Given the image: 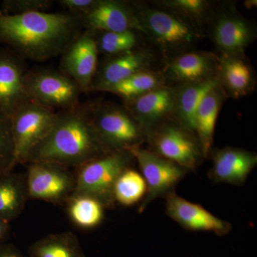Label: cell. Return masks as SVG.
I'll list each match as a JSON object with an SVG mask.
<instances>
[{"instance_id":"6da1fadb","label":"cell","mask_w":257,"mask_h":257,"mask_svg":"<svg viewBox=\"0 0 257 257\" xmlns=\"http://www.w3.org/2000/svg\"><path fill=\"white\" fill-rule=\"evenodd\" d=\"M82 29L80 19L67 13L0 12V42L23 59L44 61L61 55Z\"/></svg>"},{"instance_id":"7a4b0ae2","label":"cell","mask_w":257,"mask_h":257,"mask_svg":"<svg viewBox=\"0 0 257 257\" xmlns=\"http://www.w3.org/2000/svg\"><path fill=\"white\" fill-rule=\"evenodd\" d=\"M109 152L93 126L87 104H81L57 111L50 132L30 152L25 164L42 161L75 169Z\"/></svg>"},{"instance_id":"3957f363","label":"cell","mask_w":257,"mask_h":257,"mask_svg":"<svg viewBox=\"0 0 257 257\" xmlns=\"http://www.w3.org/2000/svg\"><path fill=\"white\" fill-rule=\"evenodd\" d=\"M133 155L128 151L111 152L74 169L75 194L98 199L105 208L114 207L113 189L120 175L130 168Z\"/></svg>"},{"instance_id":"277c9868","label":"cell","mask_w":257,"mask_h":257,"mask_svg":"<svg viewBox=\"0 0 257 257\" xmlns=\"http://www.w3.org/2000/svg\"><path fill=\"white\" fill-rule=\"evenodd\" d=\"M87 106L93 126L109 151H128L140 146L145 133L124 106L107 101Z\"/></svg>"},{"instance_id":"5b68a950","label":"cell","mask_w":257,"mask_h":257,"mask_svg":"<svg viewBox=\"0 0 257 257\" xmlns=\"http://www.w3.org/2000/svg\"><path fill=\"white\" fill-rule=\"evenodd\" d=\"M145 135L152 152L184 170L197 168L204 157L195 134L179 124L173 116L164 120Z\"/></svg>"},{"instance_id":"8992f818","label":"cell","mask_w":257,"mask_h":257,"mask_svg":"<svg viewBox=\"0 0 257 257\" xmlns=\"http://www.w3.org/2000/svg\"><path fill=\"white\" fill-rule=\"evenodd\" d=\"M143 33L164 51L172 52L187 49L199 39L197 28L169 12L150 9L133 4Z\"/></svg>"},{"instance_id":"52a82bcc","label":"cell","mask_w":257,"mask_h":257,"mask_svg":"<svg viewBox=\"0 0 257 257\" xmlns=\"http://www.w3.org/2000/svg\"><path fill=\"white\" fill-rule=\"evenodd\" d=\"M25 88L30 100L59 111L80 106L82 91L79 86L61 71L51 69L28 72Z\"/></svg>"},{"instance_id":"ba28073f","label":"cell","mask_w":257,"mask_h":257,"mask_svg":"<svg viewBox=\"0 0 257 257\" xmlns=\"http://www.w3.org/2000/svg\"><path fill=\"white\" fill-rule=\"evenodd\" d=\"M56 115L55 109L29 100L10 118L16 165L25 164L30 152L50 132Z\"/></svg>"},{"instance_id":"9c48e42d","label":"cell","mask_w":257,"mask_h":257,"mask_svg":"<svg viewBox=\"0 0 257 257\" xmlns=\"http://www.w3.org/2000/svg\"><path fill=\"white\" fill-rule=\"evenodd\" d=\"M28 165L29 199L62 205L73 194L75 175L70 169L42 161L29 162Z\"/></svg>"},{"instance_id":"30bf717a","label":"cell","mask_w":257,"mask_h":257,"mask_svg":"<svg viewBox=\"0 0 257 257\" xmlns=\"http://www.w3.org/2000/svg\"><path fill=\"white\" fill-rule=\"evenodd\" d=\"M61 55L60 71L72 79L82 93L91 92L99 55L92 32H81Z\"/></svg>"},{"instance_id":"8fae6325","label":"cell","mask_w":257,"mask_h":257,"mask_svg":"<svg viewBox=\"0 0 257 257\" xmlns=\"http://www.w3.org/2000/svg\"><path fill=\"white\" fill-rule=\"evenodd\" d=\"M128 151L138 162L147 184V194L140 211L154 199L170 192L185 175L182 167L143 147H134Z\"/></svg>"},{"instance_id":"7c38bea8","label":"cell","mask_w":257,"mask_h":257,"mask_svg":"<svg viewBox=\"0 0 257 257\" xmlns=\"http://www.w3.org/2000/svg\"><path fill=\"white\" fill-rule=\"evenodd\" d=\"M87 31L124 32L143 33L133 4L116 0H97L87 14L79 18Z\"/></svg>"},{"instance_id":"4fadbf2b","label":"cell","mask_w":257,"mask_h":257,"mask_svg":"<svg viewBox=\"0 0 257 257\" xmlns=\"http://www.w3.org/2000/svg\"><path fill=\"white\" fill-rule=\"evenodd\" d=\"M28 72L21 57L14 52H0V113L8 117L30 100L25 88Z\"/></svg>"},{"instance_id":"5bb4252c","label":"cell","mask_w":257,"mask_h":257,"mask_svg":"<svg viewBox=\"0 0 257 257\" xmlns=\"http://www.w3.org/2000/svg\"><path fill=\"white\" fill-rule=\"evenodd\" d=\"M256 37L254 25L241 15L224 13L214 18L211 37L222 56L244 55Z\"/></svg>"},{"instance_id":"9a60e30c","label":"cell","mask_w":257,"mask_h":257,"mask_svg":"<svg viewBox=\"0 0 257 257\" xmlns=\"http://www.w3.org/2000/svg\"><path fill=\"white\" fill-rule=\"evenodd\" d=\"M154 55L150 51L137 48L121 55L106 57L98 65L91 92L103 89L145 71L152 70Z\"/></svg>"},{"instance_id":"2e32d148","label":"cell","mask_w":257,"mask_h":257,"mask_svg":"<svg viewBox=\"0 0 257 257\" xmlns=\"http://www.w3.org/2000/svg\"><path fill=\"white\" fill-rule=\"evenodd\" d=\"M167 214L189 231H211L219 236L229 232L231 225L216 217L199 204L186 200L175 192L169 193L166 202Z\"/></svg>"},{"instance_id":"e0dca14e","label":"cell","mask_w":257,"mask_h":257,"mask_svg":"<svg viewBox=\"0 0 257 257\" xmlns=\"http://www.w3.org/2000/svg\"><path fill=\"white\" fill-rule=\"evenodd\" d=\"M123 101L125 109L136 120L146 135L157 124L172 116L173 87L165 85Z\"/></svg>"},{"instance_id":"ac0fdd59","label":"cell","mask_w":257,"mask_h":257,"mask_svg":"<svg viewBox=\"0 0 257 257\" xmlns=\"http://www.w3.org/2000/svg\"><path fill=\"white\" fill-rule=\"evenodd\" d=\"M219 58L211 52H184L176 56L166 67V81L177 85L204 82L217 77Z\"/></svg>"},{"instance_id":"d6986e66","label":"cell","mask_w":257,"mask_h":257,"mask_svg":"<svg viewBox=\"0 0 257 257\" xmlns=\"http://www.w3.org/2000/svg\"><path fill=\"white\" fill-rule=\"evenodd\" d=\"M211 173L216 182L241 185L257 165V156L242 149L225 147L213 155Z\"/></svg>"},{"instance_id":"ffe728a7","label":"cell","mask_w":257,"mask_h":257,"mask_svg":"<svg viewBox=\"0 0 257 257\" xmlns=\"http://www.w3.org/2000/svg\"><path fill=\"white\" fill-rule=\"evenodd\" d=\"M219 84V78L173 87L172 116L186 128L195 134V115L204 96Z\"/></svg>"},{"instance_id":"44dd1931","label":"cell","mask_w":257,"mask_h":257,"mask_svg":"<svg viewBox=\"0 0 257 257\" xmlns=\"http://www.w3.org/2000/svg\"><path fill=\"white\" fill-rule=\"evenodd\" d=\"M217 76L227 96L237 99L254 89V72L244 55H221Z\"/></svg>"},{"instance_id":"7402d4cb","label":"cell","mask_w":257,"mask_h":257,"mask_svg":"<svg viewBox=\"0 0 257 257\" xmlns=\"http://www.w3.org/2000/svg\"><path fill=\"white\" fill-rule=\"evenodd\" d=\"M228 97L220 83L204 96L195 115V135L203 155L207 157L210 153L218 115L226 98Z\"/></svg>"},{"instance_id":"603a6c76","label":"cell","mask_w":257,"mask_h":257,"mask_svg":"<svg viewBox=\"0 0 257 257\" xmlns=\"http://www.w3.org/2000/svg\"><path fill=\"white\" fill-rule=\"evenodd\" d=\"M29 199L26 175H0V218L10 223L21 214Z\"/></svg>"},{"instance_id":"cb8c5ba5","label":"cell","mask_w":257,"mask_h":257,"mask_svg":"<svg viewBox=\"0 0 257 257\" xmlns=\"http://www.w3.org/2000/svg\"><path fill=\"white\" fill-rule=\"evenodd\" d=\"M30 257H86L77 235L71 231L47 235L29 249Z\"/></svg>"},{"instance_id":"d4e9b609","label":"cell","mask_w":257,"mask_h":257,"mask_svg":"<svg viewBox=\"0 0 257 257\" xmlns=\"http://www.w3.org/2000/svg\"><path fill=\"white\" fill-rule=\"evenodd\" d=\"M64 205L69 219L81 229H94L104 219L105 207L98 199L90 196L73 193Z\"/></svg>"},{"instance_id":"484cf974","label":"cell","mask_w":257,"mask_h":257,"mask_svg":"<svg viewBox=\"0 0 257 257\" xmlns=\"http://www.w3.org/2000/svg\"><path fill=\"white\" fill-rule=\"evenodd\" d=\"M166 82L167 81L162 72L145 71L106 87L101 92H109L119 96L123 101L128 100L164 87Z\"/></svg>"},{"instance_id":"4316f807","label":"cell","mask_w":257,"mask_h":257,"mask_svg":"<svg viewBox=\"0 0 257 257\" xmlns=\"http://www.w3.org/2000/svg\"><path fill=\"white\" fill-rule=\"evenodd\" d=\"M147 187L143 176L128 168L118 177L113 189L115 204L130 207L137 204L147 194Z\"/></svg>"},{"instance_id":"83f0119b","label":"cell","mask_w":257,"mask_h":257,"mask_svg":"<svg viewBox=\"0 0 257 257\" xmlns=\"http://www.w3.org/2000/svg\"><path fill=\"white\" fill-rule=\"evenodd\" d=\"M99 53L106 57L121 55L138 48L140 33L136 31L92 32Z\"/></svg>"},{"instance_id":"f1b7e54d","label":"cell","mask_w":257,"mask_h":257,"mask_svg":"<svg viewBox=\"0 0 257 257\" xmlns=\"http://www.w3.org/2000/svg\"><path fill=\"white\" fill-rule=\"evenodd\" d=\"M158 5L191 25L204 23L212 9L211 3L204 0H166L158 2Z\"/></svg>"},{"instance_id":"f546056e","label":"cell","mask_w":257,"mask_h":257,"mask_svg":"<svg viewBox=\"0 0 257 257\" xmlns=\"http://www.w3.org/2000/svg\"><path fill=\"white\" fill-rule=\"evenodd\" d=\"M16 166L10 118L0 113V175L9 173Z\"/></svg>"},{"instance_id":"4dcf8cb0","label":"cell","mask_w":257,"mask_h":257,"mask_svg":"<svg viewBox=\"0 0 257 257\" xmlns=\"http://www.w3.org/2000/svg\"><path fill=\"white\" fill-rule=\"evenodd\" d=\"M53 5L52 0H7L3 2L2 13L23 15L31 13H47Z\"/></svg>"},{"instance_id":"1f68e13d","label":"cell","mask_w":257,"mask_h":257,"mask_svg":"<svg viewBox=\"0 0 257 257\" xmlns=\"http://www.w3.org/2000/svg\"><path fill=\"white\" fill-rule=\"evenodd\" d=\"M97 0H59L60 4L67 13L81 18L94 8Z\"/></svg>"},{"instance_id":"d6a6232c","label":"cell","mask_w":257,"mask_h":257,"mask_svg":"<svg viewBox=\"0 0 257 257\" xmlns=\"http://www.w3.org/2000/svg\"><path fill=\"white\" fill-rule=\"evenodd\" d=\"M0 257H25L12 244L0 245Z\"/></svg>"},{"instance_id":"836d02e7","label":"cell","mask_w":257,"mask_h":257,"mask_svg":"<svg viewBox=\"0 0 257 257\" xmlns=\"http://www.w3.org/2000/svg\"><path fill=\"white\" fill-rule=\"evenodd\" d=\"M9 231L10 223L7 222L0 218V245L3 244L8 237Z\"/></svg>"},{"instance_id":"e575fe53","label":"cell","mask_w":257,"mask_h":257,"mask_svg":"<svg viewBox=\"0 0 257 257\" xmlns=\"http://www.w3.org/2000/svg\"><path fill=\"white\" fill-rule=\"evenodd\" d=\"M245 8L247 10H252L253 8H256L257 1L256 0H246L243 3Z\"/></svg>"}]
</instances>
